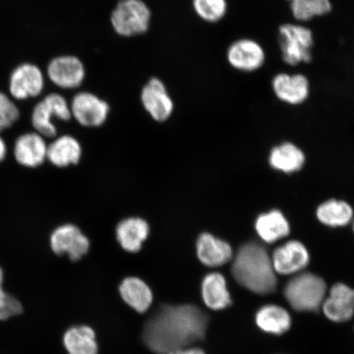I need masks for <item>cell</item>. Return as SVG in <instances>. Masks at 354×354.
I'll return each mask as SVG.
<instances>
[{
    "label": "cell",
    "mask_w": 354,
    "mask_h": 354,
    "mask_svg": "<svg viewBox=\"0 0 354 354\" xmlns=\"http://www.w3.org/2000/svg\"><path fill=\"white\" fill-rule=\"evenodd\" d=\"M47 148L44 137L35 131L28 132L16 140L13 153L20 165L35 168L41 166L46 160Z\"/></svg>",
    "instance_id": "14"
},
{
    "label": "cell",
    "mask_w": 354,
    "mask_h": 354,
    "mask_svg": "<svg viewBox=\"0 0 354 354\" xmlns=\"http://www.w3.org/2000/svg\"><path fill=\"white\" fill-rule=\"evenodd\" d=\"M196 252L199 261L209 268L221 267L233 258L232 246L209 232L202 233L198 236Z\"/></svg>",
    "instance_id": "17"
},
{
    "label": "cell",
    "mask_w": 354,
    "mask_h": 354,
    "mask_svg": "<svg viewBox=\"0 0 354 354\" xmlns=\"http://www.w3.org/2000/svg\"><path fill=\"white\" fill-rule=\"evenodd\" d=\"M271 259L276 273L290 276L299 274L307 268L310 256L303 243L290 241L277 248Z\"/></svg>",
    "instance_id": "12"
},
{
    "label": "cell",
    "mask_w": 354,
    "mask_h": 354,
    "mask_svg": "<svg viewBox=\"0 0 354 354\" xmlns=\"http://www.w3.org/2000/svg\"><path fill=\"white\" fill-rule=\"evenodd\" d=\"M72 117L86 127H99L105 123L109 114L107 102L91 92H80L70 105Z\"/></svg>",
    "instance_id": "8"
},
{
    "label": "cell",
    "mask_w": 354,
    "mask_h": 354,
    "mask_svg": "<svg viewBox=\"0 0 354 354\" xmlns=\"http://www.w3.org/2000/svg\"><path fill=\"white\" fill-rule=\"evenodd\" d=\"M256 323L266 333L282 335L290 328L291 317L284 308L268 304L257 312Z\"/></svg>",
    "instance_id": "23"
},
{
    "label": "cell",
    "mask_w": 354,
    "mask_h": 354,
    "mask_svg": "<svg viewBox=\"0 0 354 354\" xmlns=\"http://www.w3.org/2000/svg\"><path fill=\"white\" fill-rule=\"evenodd\" d=\"M151 12L142 0H121L111 15V24L118 35L124 37L147 32Z\"/></svg>",
    "instance_id": "5"
},
{
    "label": "cell",
    "mask_w": 354,
    "mask_h": 354,
    "mask_svg": "<svg viewBox=\"0 0 354 354\" xmlns=\"http://www.w3.org/2000/svg\"><path fill=\"white\" fill-rule=\"evenodd\" d=\"M269 162L275 170L285 174H293L303 167L305 155L295 145L284 143L272 150Z\"/></svg>",
    "instance_id": "24"
},
{
    "label": "cell",
    "mask_w": 354,
    "mask_h": 354,
    "mask_svg": "<svg viewBox=\"0 0 354 354\" xmlns=\"http://www.w3.org/2000/svg\"><path fill=\"white\" fill-rule=\"evenodd\" d=\"M64 344L69 354H98L95 331L86 326H73L66 330Z\"/></svg>",
    "instance_id": "25"
},
{
    "label": "cell",
    "mask_w": 354,
    "mask_h": 354,
    "mask_svg": "<svg viewBox=\"0 0 354 354\" xmlns=\"http://www.w3.org/2000/svg\"><path fill=\"white\" fill-rule=\"evenodd\" d=\"M8 149L6 141H4L1 136H0V162L4 160L6 158Z\"/></svg>",
    "instance_id": "32"
},
{
    "label": "cell",
    "mask_w": 354,
    "mask_h": 354,
    "mask_svg": "<svg viewBox=\"0 0 354 354\" xmlns=\"http://www.w3.org/2000/svg\"><path fill=\"white\" fill-rule=\"evenodd\" d=\"M234 280L254 294L273 293L277 286L271 256L263 245L255 242L245 243L238 250L232 263Z\"/></svg>",
    "instance_id": "2"
},
{
    "label": "cell",
    "mask_w": 354,
    "mask_h": 354,
    "mask_svg": "<svg viewBox=\"0 0 354 354\" xmlns=\"http://www.w3.org/2000/svg\"><path fill=\"white\" fill-rule=\"evenodd\" d=\"M292 15L299 21H308L316 17L328 15L332 10L330 0H286Z\"/></svg>",
    "instance_id": "27"
},
{
    "label": "cell",
    "mask_w": 354,
    "mask_h": 354,
    "mask_svg": "<svg viewBox=\"0 0 354 354\" xmlns=\"http://www.w3.org/2000/svg\"><path fill=\"white\" fill-rule=\"evenodd\" d=\"M24 311V307L19 299L13 297L3 290L0 284V321H6L19 316Z\"/></svg>",
    "instance_id": "30"
},
{
    "label": "cell",
    "mask_w": 354,
    "mask_h": 354,
    "mask_svg": "<svg viewBox=\"0 0 354 354\" xmlns=\"http://www.w3.org/2000/svg\"><path fill=\"white\" fill-rule=\"evenodd\" d=\"M353 232H354V221H353Z\"/></svg>",
    "instance_id": "34"
},
{
    "label": "cell",
    "mask_w": 354,
    "mask_h": 354,
    "mask_svg": "<svg viewBox=\"0 0 354 354\" xmlns=\"http://www.w3.org/2000/svg\"><path fill=\"white\" fill-rule=\"evenodd\" d=\"M140 98L144 108L155 121L165 122L174 112V101L160 79H150L143 87Z\"/></svg>",
    "instance_id": "13"
},
{
    "label": "cell",
    "mask_w": 354,
    "mask_h": 354,
    "mask_svg": "<svg viewBox=\"0 0 354 354\" xmlns=\"http://www.w3.org/2000/svg\"><path fill=\"white\" fill-rule=\"evenodd\" d=\"M255 230L261 240L268 243L281 240L290 232L289 221L277 209L259 216L255 221Z\"/></svg>",
    "instance_id": "21"
},
{
    "label": "cell",
    "mask_w": 354,
    "mask_h": 354,
    "mask_svg": "<svg viewBox=\"0 0 354 354\" xmlns=\"http://www.w3.org/2000/svg\"><path fill=\"white\" fill-rule=\"evenodd\" d=\"M202 298L207 308L214 311L227 308L232 304L227 281L218 272L207 274L201 286Z\"/></svg>",
    "instance_id": "20"
},
{
    "label": "cell",
    "mask_w": 354,
    "mask_h": 354,
    "mask_svg": "<svg viewBox=\"0 0 354 354\" xmlns=\"http://www.w3.org/2000/svg\"><path fill=\"white\" fill-rule=\"evenodd\" d=\"M19 118L20 110L15 102L0 91V133L10 129Z\"/></svg>",
    "instance_id": "29"
},
{
    "label": "cell",
    "mask_w": 354,
    "mask_h": 354,
    "mask_svg": "<svg viewBox=\"0 0 354 354\" xmlns=\"http://www.w3.org/2000/svg\"><path fill=\"white\" fill-rule=\"evenodd\" d=\"M50 243L57 255L66 254L72 261H78L85 256L91 248V242L78 227L74 224L59 225L52 232Z\"/></svg>",
    "instance_id": "7"
},
{
    "label": "cell",
    "mask_w": 354,
    "mask_h": 354,
    "mask_svg": "<svg viewBox=\"0 0 354 354\" xmlns=\"http://www.w3.org/2000/svg\"><path fill=\"white\" fill-rule=\"evenodd\" d=\"M317 218L327 227H344L353 220V210L347 202L330 199L317 207Z\"/></svg>",
    "instance_id": "26"
},
{
    "label": "cell",
    "mask_w": 354,
    "mask_h": 354,
    "mask_svg": "<svg viewBox=\"0 0 354 354\" xmlns=\"http://www.w3.org/2000/svg\"><path fill=\"white\" fill-rule=\"evenodd\" d=\"M3 271L1 267H0V284H3Z\"/></svg>",
    "instance_id": "33"
},
{
    "label": "cell",
    "mask_w": 354,
    "mask_h": 354,
    "mask_svg": "<svg viewBox=\"0 0 354 354\" xmlns=\"http://www.w3.org/2000/svg\"><path fill=\"white\" fill-rule=\"evenodd\" d=\"M227 59L233 68L243 73H253L264 65L266 55L260 44L252 39L243 38L229 46Z\"/></svg>",
    "instance_id": "10"
},
{
    "label": "cell",
    "mask_w": 354,
    "mask_h": 354,
    "mask_svg": "<svg viewBox=\"0 0 354 354\" xmlns=\"http://www.w3.org/2000/svg\"><path fill=\"white\" fill-rule=\"evenodd\" d=\"M47 74L55 86L75 88L82 85L86 77L85 66L78 57L64 55L53 59L47 66Z\"/></svg>",
    "instance_id": "11"
},
{
    "label": "cell",
    "mask_w": 354,
    "mask_h": 354,
    "mask_svg": "<svg viewBox=\"0 0 354 354\" xmlns=\"http://www.w3.org/2000/svg\"><path fill=\"white\" fill-rule=\"evenodd\" d=\"M322 306L326 317L332 322L351 320L354 314V290L342 283L335 284Z\"/></svg>",
    "instance_id": "16"
},
{
    "label": "cell",
    "mask_w": 354,
    "mask_h": 354,
    "mask_svg": "<svg viewBox=\"0 0 354 354\" xmlns=\"http://www.w3.org/2000/svg\"><path fill=\"white\" fill-rule=\"evenodd\" d=\"M272 86L277 98L286 104H301L309 96V81L303 74L279 73L272 79Z\"/></svg>",
    "instance_id": "15"
},
{
    "label": "cell",
    "mask_w": 354,
    "mask_h": 354,
    "mask_svg": "<svg viewBox=\"0 0 354 354\" xmlns=\"http://www.w3.org/2000/svg\"><path fill=\"white\" fill-rule=\"evenodd\" d=\"M44 87V77L39 66L25 63L12 71L10 77V95L17 100L35 98L41 94Z\"/></svg>",
    "instance_id": "9"
},
{
    "label": "cell",
    "mask_w": 354,
    "mask_h": 354,
    "mask_svg": "<svg viewBox=\"0 0 354 354\" xmlns=\"http://www.w3.org/2000/svg\"><path fill=\"white\" fill-rule=\"evenodd\" d=\"M167 354H205V353L198 348L187 347L176 349V351H171Z\"/></svg>",
    "instance_id": "31"
},
{
    "label": "cell",
    "mask_w": 354,
    "mask_h": 354,
    "mask_svg": "<svg viewBox=\"0 0 354 354\" xmlns=\"http://www.w3.org/2000/svg\"><path fill=\"white\" fill-rule=\"evenodd\" d=\"M207 324V314L194 305H163L146 322L144 342L153 352L167 354L203 339Z\"/></svg>",
    "instance_id": "1"
},
{
    "label": "cell",
    "mask_w": 354,
    "mask_h": 354,
    "mask_svg": "<svg viewBox=\"0 0 354 354\" xmlns=\"http://www.w3.org/2000/svg\"><path fill=\"white\" fill-rule=\"evenodd\" d=\"M284 295L288 303L299 312H315L326 299V286L315 274L299 273L288 281Z\"/></svg>",
    "instance_id": "3"
},
{
    "label": "cell",
    "mask_w": 354,
    "mask_h": 354,
    "mask_svg": "<svg viewBox=\"0 0 354 354\" xmlns=\"http://www.w3.org/2000/svg\"><path fill=\"white\" fill-rule=\"evenodd\" d=\"M197 15L207 22H218L227 12V0H193Z\"/></svg>",
    "instance_id": "28"
},
{
    "label": "cell",
    "mask_w": 354,
    "mask_h": 354,
    "mask_svg": "<svg viewBox=\"0 0 354 354\" xmlns=\"http://www.w3.org/2000/svg\"><path fill=\"white\" fill-rule=\"evenodd\" d=\"M82 155V145L72 136H61L48 145L47 159L57 167L76 165L81 160Z\"/></svg>",
    "instance_id": "19"
},
{
    "label": "cell",
    "mask_w": 354,
    "mask_h": 354,
    "mask_svg": "<svg viewBox=\"0 0 354 354\" xmlns=\"http://www.w3.org/2000/svg\"><path fill=\"white\" fill-rule=\"evenodd\" d=\"M119 291L123 300L136 312L145 313L151 306L152 291L140 278H126L119 287Z\"/></svg>",
    "instance_id": "22"
},
{
    "label": "cell",
    "mask_w": 354,
    "mask_h": 354,
    "mask_svg": "<svg viewBox=\"0 0 354 354\" xmlns=\"http://www.w3.org/2000/svg\"><path fill=\"white\" fill-rule=\"evenodd\" d=\"M71 118L72 113L68 101L64 96L51 93L35 106L30 120L35 132L44 138H55L57 136L55 119L68 122Z\"/></svg>",
    "instance_id": "6"
},
{
    "label": "cell",
    "mask_w": 354,
    "mask_h": 354,
    "mask_svg": "<svg viewBox=\"0 0 354 354\" xmlns=\"http://www.w3.org/2000/svg\"><path fill=\"white\" fill-rule=\"evenodd\" d=\"M150 233L149 225L138 216L123 219L117 225L116 237L122 249L129 253H137L142 249L143 243Z\"/></svg>",
    "instance_id": "18"
},
{
    "label": "cell",
    "mask_w": 354,
    "mask_h": 354,
    "mask_svg": "<svg viewBox=\"0 0 354 354\" xmlns=\"http://www.w3.org/2000/svg\"><path fill=\"white\" fill-rule=\"evenodd\" d=\"M277 41L286 64L295 66L312 61L314 37L312 30L306 26L283 24L278 29Z\"/></svg>",
    "instance_id": "4"
}]
</instances>
